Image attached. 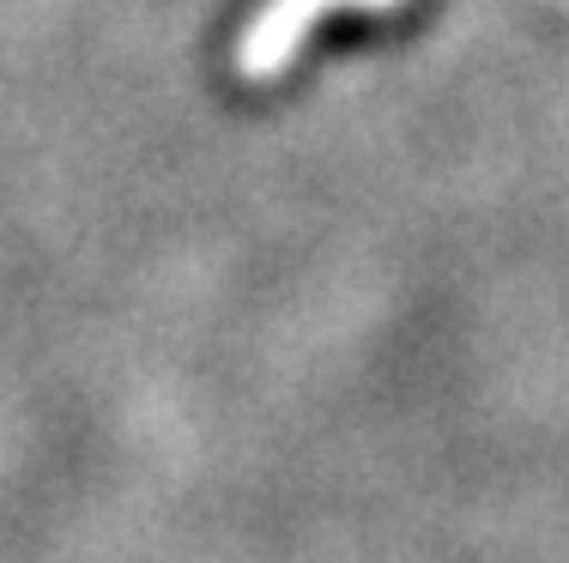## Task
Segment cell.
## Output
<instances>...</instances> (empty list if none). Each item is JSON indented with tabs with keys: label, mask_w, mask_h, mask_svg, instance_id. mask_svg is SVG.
Segmentation results:
<instances>
[{
	"label": "cell",
	"mask_w": 569,
	"mask_h": 563,
	"mask_svg": "<svg viewBox=\"0 0 569 563\" xmlns=\"http://www.w3.org/2000/svg\"><path fill=\"white\" fill-rule=\"evenodd\" d=\"M333 7H370V12H382V7H400V0H267L261 19L249 24V37H242V49H237L242 73H249V79L284 73V61L297 56L303 31L321 19V12H333Z\"/></svg>",
	"instance_id": "cell-1"
}]
</instances>
